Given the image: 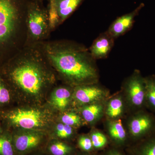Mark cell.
I'll return each mask as SVG.
<instances>
[{"label": "cell", "mask_w": 155, "mask_h": 155, "mask_svg": "<svg viewBox=\"0 0 155 155\" xmlns=\"http://www.w3.org/2000/svg\"><path fill=\"white\" fill-rule=\"evenodd\" d=\"M0 155H16L10 130L0 129Z\"/></svg>", "instance_id": "obj_19"}, {"label": "cell", "mask_w": 155, "mask_h": 155, "mask_svg": "<svg viewBox=\"0 0 155 155\" xmlns=\"http://www.w3.org/2000/svg\"><path fill=\"white\" fill-rule=\"evenodd\" d=\"M71 89L68 87H60L54 90L51 95L52 105L58 110H63L67 107L72 97Z\"/></svg>", "instance_id": "obj_15"}, {"label": "cell", "mask_w": 155, "mask_h": 155, "mask_svg": "<svg viewBox=\"0 0 155 155\" xmlns=\"http://www.w3.org/2000/svg\"><path fill=\"white\" fill-rule=\"evenodd\" d=\"M26 18L16 0H0V46L10 41L20 29L26 31Z\"/></svg>", "instance_id": "obj_4"}, {"label": "cell", "mask_w": 155, "mask_h": 155, "mask_svg": "<svg viewBox=\"0 0 155 155\" xmlns=\"http://www.w3.org/2000/svg\"><path fill=\"white\" fill-rule=\"evenodd\" d=\"M27 155H50L45 150H39L33 152L28 154Z\"/></svg>", "instance_id": "obj_28"}, {"label": "cell", "mask_w": 155, "mask_h": 155, "mask_svg": "<svg viewBox=\"0 0 155 155\" xmlns=\"http://www.w3.org/2000/svg\"><path fill=\"white\" fill-rule=\"evenodd\" d=\"M144 7V4L141 3L133 11L118 17L107 30L108 33L115 39L125 34L132 28L135 17Z\"/></svg>", "instance_id": "obj_10"}, {"label": "cell", "mask_w": 155, "mask_h": 155, "mask_svg": "<svg viewBox=\"0 0 155 155\" xmlns=\"http://www.w3.org/2000/svg\"><path fill=\"white\" fill-rule=\"evenodd\" d=\"M0 119L2 127L8 130L39 131L51 124L53 116L46 109L11 107L0 110Z\"/></svg>", "instance_id": "obj_3"}, {"label": "cell", "mask_w": 155, "mask_h": 155, "mask_svg": "<svg viewBox=\"0 0 155 155\" xmlns=\"http://www.w3.org/2000/svg\"><path fill=\"white\" fill-rule=\"evenodd\" d=\"M75 155H100V153H97V152H94L92 153H85L83 152L78 151Z\"/></svg>", "instance_id": "obj_29"}, {"label": "cell", "mask_w": 155, "mask_h": 155, "mask_svg": "<svg viewBox=\"0 0 155 155\" xmlns=\"http://www.w3.org/2000/svg\"><path fill=\"white\" fill-rule=\"evenodd\" d=\"M124 104L122 96H116L112 98L108 101L105 108L104 112L106 115L113 120L117 119L123 114Z\"/></svg>", "instance_id": "obj_18"}, {"label": "cell", "mask_w": 155, "mask_h": 155, "mask_svg": "<svg viewBox=\"0 0 155 155\" xmlns=\"http://www.w3.org/2000/svg\"><path fill=\"white\" fill-rule=\"evenodd\" d=\"M2 122H1V119H0V129H2Z\"/></svg>", "instance_id": "obj_30"}, {"label": "cell", "mask_w": 155, "mask_h": 155, "mask_svg": "<svg viewBox=\"0 0 155 155\" xmlns=\"http://www.w3.org/2000/svg\"><path fill=\"white\" fill-rule=\"evenodd\" d=\"M123 90L127 102L137 111L146 108V84L145 77L136 70L123 84Z\"/></svg>", "instance_id": "obj_7"}, {"label": "cell", "mask_w": 155, "mask_h": 155, "mask_svg": "<svg viewBox=\"0 0 155 155\" xmlns=\"http://www.w3.org/2000/svg\"><path fill=\"white\" fill-rule=\"evenodd\" d=\"M76 147L80 151L85 153L95 152L89 135H81L78 137Z\"/></svg>", "instance_id": "obj_25"}, {"label": "cell", "mask_w": 155, "mask_h": 155, "mask_svg": "<svg viewBox=\"0 0 155 155\" xmlns=\"http://www.w3.org/2000/svg\"><path fill=\"white\" fill-rule=\"evenodd\" d=\"M107 127L112 146L123 149L129 146L127 134L121 120H110L108 122Z\"/></svg>", "instance_id": "obj_12"}, {"label": "cell", "mask_w": 155, "mask_h": 155, "mask_svg": "<svg viewBox=\"0 0 155 155\" xmlns=\"http://www.w3.org/2000/svg\"></svg>", "instance_id": "obj_31"}, {"label": "cell", "mask_w": 155, "mask_h": 155, "mask_svg": "<svg viewBox=\"0 0 155 155\" xmlns=\"http://www.w3.org/2000/svg\"><path fill=\"white\" fill-rule=\"evenodd\" d=\"M105 107L101 102L84 106L81 111L84 120L89 123L97 122L102 116Z\"/></svg>", "instance_id": "obj_17"}, {"label": "cell", "mask_w": 155, "mask_h": 155, "mask_svg": "<svg viewBox=\"0 0 155 155\" xmlns=\"http://www.w3.org/2000/svg\"><path fill=\"white\" fill-rule=\"evenodd\" d=\"M16 155H27L30 153L45 150L48 140L41 132L37 130L20 131L9 130Z\"/></svg>", "instance_id": "obj_6"}, {"label": "cell", "mask_w": 155, "mask_h": 155, "mask_svg": "<svg viewBox=\"0 0 155 155\" xmlns=\"http://www.w3.org/2000/svg\"><path fill=\"white\" fill-rule=\"evenodd\" d=\"M73 127L64 123H59L56 127L55 137L53 139L65 141L70 140L74 135Z\"/></svg>", "instance_id": "obj_23"}, {"label": "cell", "mask_w": 155, "mask_h": 155, "mask_svg": "<svg viewBox=\"0 0 155 155\" xmlns=\"http://www.w3.org/2000/svg\"><path fill=\"white\" fill-rule=\"evenodd\" d=\"M114 40L107 31L101 34L94 40L89 50L95 60L107 58L114 46Z\"/></svg>", "instance_id": "obj_11"}, {"label": "cell", "mask_w": 155, "mask_h": 155, "mask_svg": "<svg viewBox=\"0 0 155 155\" xmlns=\"http://www.w3.org/2000/svg\"><path fill=\"white\" fill-rule=\"evenodd\" d=\"M36 45L60 77L69 86L97 83L96 60L89 49L70 41H43Z\"/></svg>", "instance_id": "obj_2"}, {"label": "cell", "mask_w": 155, "mask_h": 155, "mask_svg": "<svg viewBox=\"0 0 155 155\" xmlns=\"http://www.w3.org/2000/svg\"><path fill=\"white\" fill-rule=\"evenodd\" d=\"M84 0H56L60 22L62 24L72 15Z\"/></svg>", "instance_id": "obj_16"}, {"label": "cell", "mask_w": 155, "mask_h": 155, "mask_svg": "<svg viewBox=\"0 0 155 155\" xmlns=\"http://www.w3.org/2000/svg\"><path fill=\"white\" fill-rule=\"evenodd\" d=\"M123 149V148L111 146L110 147L104 150L102 153H100V155H127Z\"/></svg>", "instance_id": "obj_27"}, {"label": "cell", "mask_w": 155, "mask_h": 155, "mask_svg": "<svg viewBox=\"0 0 155 155\" xmlns=\"http://www.w3.org/2000/svg\"><path fill=\"white\" fill-rule=\"evenodd\" d=\"M26 26L25 46L45 41L51 31L48 12L37 4L30 5L26 14Z\"/></svg>", "instance_id": "obj_5"}, {"label": "cell", "mask_w": 155, "mask_h": 155, "mask_svg": "<svg viewBox=\"0 0 155 155\" xmlns=\"http://www.w3.org/2000/svg\"><path fill=\"white\" fill-rule=\"evenodd\" d=\"M45 150L50 155H75L79 151L70 143L55 139L48 140Z\"/></svg>", "instance_id": "obj_14"}, {"label": "cell", "mask_w": 155, "mask_h": 155, "mask_svg": "<svg viewBox=\"0 0 155 155\" xmlns=\"http://www.w3.org/2000/svg\"><path fill=\"white\" fill-rule=\"evenodd\" d=\"M146 84V107L155 113V76L145 77Z\"/></svg>", "instance_id": "obj_20"}, {"label": "cell", "mask_w": 155, "mask_h": 155, "mask_svg": "<svg viewBox=\"0 0 155 155\" xmlns=\"http://www.w3.org/2000/svg\"><path fill=\"white\" fill-rule=\"evenodd\" d=\"M128 129L133 143L155 132V116L144 110L137 111L128 123Z\"/></svg>", "instance_id": "obj_8"}, {"label": "cell", "mask_w": 155, "mask_h": 155, "mask_svg": "<svg viewBox=\"0 0 155 155\" xmlns=\"http://www.w3.org/2000/svg\"><path fill=\"white\" fill-rule=\"evenodd\" d=\"M48 13L50 28L51 31L61 24L56 6V0H50Z\"/></svg>", "instance_id": "obj_24"}, {"label": "cell", "mask_w": 155, "mask_h": 155, "mask_svg": "<svg viewBox=\"0 0 155 155\" xmlns=\"http://www.w3.org/2000/svg\"><path fill=\"white\" fill-rule=\"evenodd\" d=\"M62 123L72 127L80 126L82 124V119L78 114L73 112L65 113L61 118Z\"/></svg>", "instance_id": "obj_26"}, {"label": "cell", "mask_w": 155, "mask_h": 155, "mask_svg": "<svg viewBox=\"0 0 155 155\" xmlns=\"http://www.w3.org/2000/svg\"><path fill=\"white\" fill-rule=\"evenodd\" d=\"M89 136L91 138L95 151L104 150L107 148L110 141L104 134L96 130L92 132Z\"/></svg>", "instance_id": "obj_22"}, {"label": "cell", "mask_w": 155, "mask_h": 155, "mask_svg": "<svg viewBox=\"0 0 155 155\" xmlns=\"http://www.w3.org/2000/svg\"><path fill=\"white\" fill-rule=\"evenodd\" d=\"M0 77L16 101L32 102L40 101L56 81L54 69L36 45L25 46L0 67Z\"/></svg>", "instance_id": "obj_1"}, {"label": "cell", "mask_w": 155, "mask_h": 155, "mask_svg": "<svg viewBox=\"0 0 155 155\" xmlns=\"http://www.w3.org/2000/svg\"><path fill=\"white\" fill-rule=\"evenodd\" d=\"M127 155H155V132L145 138L129 145Z\"/></svg>", "instance_id": "obj_13"}, {"label": "cell", "mask_w": 155, "mask_h": 155, "mask_svg": "<svg viewBox=\"0 0 155 155\" xmlns=\"http://www.w3.org/2000/svg\"><path fill=\"white\" fill-rule=\"evenodd\" d=\"M15 101L16 100L11 88L0 77V110L11 107Z\"/></svg>", "instance_id": "obj_21"}, {"label": "cell", "mask_w": 155, "mask_h": 155, "mask_svg": "<svg viewBox=\"0 0 155 155\" xmlns=\"http://www.w3.org/2000/svg\"><path fill=\"white\" fill-rule=\"evenodd\" d=\"M97 84L75 87L72 93L73 99L81 105L101 102L107 96L109 93Z\"/></svg>", "instance_id": "obj_9"}]
</instances>
